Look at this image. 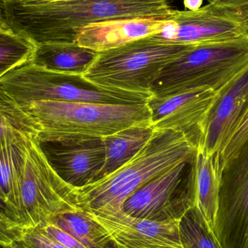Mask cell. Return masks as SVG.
Segmentation results:
<instances>
[{"label":"cell","instance_id":"cell-17","mask_svg":"<svg viewBox=\"0 0 248 248\" xmlns=\"http://www.w3.org/2000/svg\"><path fill=\"white\" fill-rule=\"evenodd\" d=\"M36 134L16 131L0 139V198L17 207V182Z\"/></svg>","mask_w":248,"mask_h":248},{"label":"cell","instance_id":"cell-33","mask_svg":"<svg viewBox=\"0 0 248 248\" xmlns=\"http://www.w3.org/2000/svg\"><path fill=\"white\" fill-rule=\"evenodd\" d=\"M0 248H6V246H4V245L1 244V243H0Z\"/></svg>","mask_w":248,"mask_h":248},{"label":"cell","instance_id":"cell-2","mask_svg":"<svg viewBox=\"0 0 248 248\" xmlns=\"http://www.w3.org/2000/svg\"><path fill=\"white\" fill-rule=\"evenodd\" d=\"M198 147L182 132L155 131L146 145L125 164L103 179L77 189V206L93 214L123 211L125 200L146 182L192 158Z\"/></svg>","mask_w":248,"mask_h":248},{"label":"cell","instance_id":"cell-22","mask_svg":"<svg viewBox=\"0 0 248 248\" xmlns=\"http://www.w3.org/2000/svg\"><path fill=\"white\" fill-rule=\"evenodd\" d=\"M36 45L7 26L0 27V78L30 61Z\"/></svg>","mask_w":248,"mask_h":248},{"label":"cell","instance_id":"cell-14","mask_svg":"<svg viewBox=\"0 0 248 248\" xmlns=\"http://www.w3.org/2000/svg\"><path fill=\"white\" fill-rule=\"evenodd\" d=\"M89 214L107 230L119 248H182L179 221L141 219L123 211L110 215Z\"/></svg>","mask_w":248,"mask_h":248},{"label":"cell","instance_id":"cell-1","mask_svg":"<svg viewBox=\"0 0 248 248\" xmlns=\"http://www.w3.org/2000/svg\"><path fill=\"white\" fill-rule=\"evenodd\" d=\"M174 0H8L5 26L33 45L77 43L93 23L122 19L166 20Z\"/></svg>","mask_w":248,"mask_h":248},{"label":"cell","instance_id":"cell-4","mask_svg":"<svg viewBox=\"0 0 248 248\" xmlns=\"http://www.w3.org/2000/svg\"><path fill=\"white\" fill-rule=\"evenodd\" d=\"M0 90L21 108L36 102L146 104L153 94L95 85L82 75L62 74L23 64L0 78Z\"/></svg>","mask_w":248,"mask_h":248},{"label":"cell","instance_id":"cell-8","mask_svg":"<svg viewBox=\"0 0 248 248\" xmlns=\"http://www.w3.org/2000/svg\"><path fill=\"white\" fill-rule=\"evenodd\" d=\"M195 174L196 155L140 186L125 200L123 212L150 221H179L196 205Z\"/></svg>","mask_w":248,"mask_h":248},{"label":"cell","instance_id":"cell-3","mask_svg":"<svg viewBox=\"0 0 248 248\" xmlns=\"http://www.w3.org/2000/svg\"><path fill=\"white\" fill-rule=\"evenodd\" d=\"M20 108L36 125L38 132L53 138H104L128 127L151 125V113L147 103L45 101L31 103Z\"/></svg>","mask_w":248,"mask_h":248},{"label":"cell","instance_id":"cell-16","mask_svg":"<svg viewBox=\"0 0 248 248\" xmlns=\"http://www.w3.org/2000/svg\"><path fill=\"white\" fill-rule=\"evenodd\" d=\"M98 54L77 43L45 44L36 46L29 62L49 71L83 76Z\"/></svg>","mask_w":248,"mask_h":248},{"label":"cell","instance_id":"cell-26","mask_svg":"<svg viewBox=\"0 0 248 248\" xmlns=\"http://www.w3.org/2000/svg\"><path fill=\"white\" fill-rule=\"evenodd\" d=\"M248 139V109L217 155L218 169Z\"/></svg>","mask_w":248,"mask_h":248},{"label":"cell","instance_id":"cell-34","mask_svg":"<svg viewBox=\"0 0 248 248\" xmlns=\"http://www.w3.org/2000/svg\"><path fill=\"white\" fill-rule=\"evenodd\" d=\"M246 33H247V34L248 35V29H247V30H246Z\"/></svg>","mask_w":248,"mask_h":248},{"label":"cell","instance_id":"cell-11","mask_svg":"<svg viewBox=\"0 0 248 248\" xmlns=\"http://www.w3.org/2000/svg\"><path fill=\"white\" fill-rule=\"evenodd\" d=\"M218 92L195 89L165 96H155L147 104L151 125L155 131L172 130L183 133L197 147L203 134L210 110L218 97Z\"/></svg>","mask_w":248,"mask_h":248},{"label":"cell","instance_id":"cell-10","mask_svg":"<svg viewBox=\"0 0 248 248\" xmlns=\"http://www.w3.org/2000/svg\"><path fill=\"white\" fill-rule=\"evenodd\" d=\"M33 141L58 176L76 189L100 179L106 160L103 138H53L38 132Z\"/></svg>","mask_w":248,"mask_h":248},{"label":"cell","instance_id":"cell-24","mask_svg":"<svg viewBox=\"0 0 248 248\" xmlns=\"http://www.w3.org/2000/svg\"><path fill=\"white\" fill-rule=\"evenodd\" d=\"M29 229L17 208L0 198V243L4 246L12 244L21 238Z\"/></svg>","mask_w":248,"mask_h":248},{"label":"cell","instance_id":"cell-23","mask_svg":"<svg viewBox=\"0 0 248 248\" xmlns=\"http://www.w3.org/2000/svg\"><path fill=\"white\" fill-rule=\"evenodd\" d=\"M16 131L36 134L38 129L28 115L0 90V139Z\"/></svg>","mask_w":248,"mask_h":248},{"label":"cell","instance_id":"cell-15","mask_svg":"<svg viewBox=\"0 0 248 248\" xmlns=\"http://www.w3.org/2000/svg\"><path fill=\"white\" fill-rule=\"evenodd\" d=\"M167 20L122 19L93 23L80 31L77 43L96 52H104L159 33Z\"/></svg>","mask_w":248,"mask_h":248},{"label":"cell","instance_id":"cell-19","mask_svg":"<svg viewBox=\"0 0 248 248\" xmlns=\"http://www.w3.org/2000/svg\"><path fill=\"white\" fill-rule=\"evenodd\" d=\"M53 224L71 234L87 248H119L107 230L82 210L65 211L52 217Z\"/></svg>","mask_w":248,"mask_h":248},{"label":"cell","instance_id":"cell-7","mask_svg":"<svg viewBox=\"0 0 248 248\" xmlns=\"http://www.w3.org/2000/svg\"><path fill=\"white\" fill-rule=\"evenodd\" d=\"M17 207L29 228L44 227L55 216L78 209L77 189L58 176L33 140L17 179Z\"/></svg>","mask_w":248,"mask_h":248},{"label":"cell","instance_id":"cell-32","mask_svg":"<svg viewBox=\"0 0 248 248\" xmlns=\"http://www.w3.org/2000/svg\"><path fill=\"white\" fill-rule=\"evenodd\" d=\"M36 1H60V0H36Z\"/></svg>","mask_w":248,"mask_h":248},{"label":"cell","instance_id":"cell-6","mask_svg":"<svg viewBox=\"0 0 248 248\" xmlns=\"http://www.w3.org/2000/svg\"><path fill=\"white\" fill-rule=\"evenodd\" d=\"M194 46L163 43L147 36L99 52L83 77L106 88L152 93V87L165 67Z\"/></svg>","mask_w":248,"mask_h":248},{"label":"cell","instance_id":"cell-28","mask_svg":"<svg viewBox=\"0 0 248 248\" xmlns=\"http://www.w3.org/2000/svg\"><path fill=\"white\" fill-rule=\"evenodd\" d=\"M39 227L44 233L49 236L53 240H56L58 243L62 244L68 248H87L79 243L77 239L65 232L61 229L58 228L53 224H46L44 227Z\"/></svg>","mask_w":248,"mask_h":248},{"label":"cell","instance_id":"cell-25","mask_svg":"<svg viewBox=\"0 0 248 248\" xmlns=\"http://www.w3.org/2000/svg\"><path fill=\"white\" fill-rule=\"evenodd\" d=\"M207 7L248 29V0H209Z\"/></svg>","mask_w":248,"mask_h":248},{"label":"cell","instance_id":"cell-21","mask_svg":"<svg viewBox=\"0 0 248 248\" xmlns=\"http://www.w3.org/2000/svg\"><path fill=\"white\" fill-rule=\"evenodd\" d=\"M178 227L182 248H223L196 205L180 218Z\"/></svg>","mask_w":248,"mask_h":248},{"label":"cell","instance_id":"cell-27","mask_svg":"<svg viewBox=\"0 0 248 248\" xmlns=\"http://www.w3.org/2000/svg\"><path fill=\"white\" fill-rule=\"evenodd\" d=\"M7 248H68L49 237L39 227H31L24 235Z\"/></svg>","mask_w":248,"mask_h":248},{"label":"cell","instance_id":"cell-31","mask_svg":"<svg viewBox=\"0 0 248 248\" xmlns=\"http://www.w3.org/2000/svg\"><path fill=\"white\" fill-rule=\"evenodd\" d=\"M8 0H0V4H4V3L7 2Z\"/></svg>","mask_w":248,"mask_h":248},{"label":"cell","instance_id":"cell-30","mask_svg":"<svg viewBox=\"0 0 248 248\" xmlns=\"http://www.w3.org/2000/svg\"><path fill=\"white\" fill-rule=\"evenodd\" d=\"M5 26L4 20V4H0V27Z\"/></svg>","mask_w":248,"mask_h":248},{"label":"cell","instance_id":"cell-29","mask_svg":"<svg viewBox=\"0 0 248 248\" xmlns=\"http://www.w3.org/2000/svg\"><path fill=\"white\" fill-rule=\"evenodd\" d=\"M183 3L186 10L195 11L202 7L203 0H184Z\"/></svg>","mask_w":248,"mask_h":248},{"label":"cell","instance_id":"cell-20","mask_svg":"<svg viewBox=\"0 0 248 248\" xmlns=\"http://www.w3.org/2000/svg\"><path fill=\"white\" fill-rule=\"evenodd\" d=\"M196 206L214 230L218 209V169L216 155L198 150L196 154Z\"/></svg>","mask_w":248,"mask_h":248},{"label":"cell","instance_id":"cell-5","mask_svg":"<svg viewBox=\"0 0 248 248\" xmlns=\"http://www.w3.org/2000/svg\"><path fill=\"white\" fill-rule=\"evenodd\" d=\"M248 67V34L234 40L195 45L165 67L151 93L165 96L201 88L219 93Z\"/></svg>","mask_w":248,"mask_h":248},{"label":"cell","instance_id":"cell-12","mask_svg":"<svg viewBox=\"0 0 248 248\" xmlns=\"http://www.w3.org/2000/svg\"><path fill=\"white\" fill-rule=\"evenodd\" d=\"M246 34L240 23L204 6L195 11L173 10L163 30L152 36L163 43L199 45L234 40Z\"/></svg>","mask_w":248,"mask_h":248},{"label":"cell","instance_id":"cell-9","mask_svg":"<svg viewBox=\"0 0 248 248\" xmlns=\"http://www.w3.org/2000/svg\"><path fill=\"white\" fill-rule=\"evenodd\" d=\"M214 232L223 248H248V139L218 168Z\"/></svg>","mask_w":248,"mask_h":248},{"label":"cell","instance_id":"cell-18","mask_svg":"<svg viewBox=\"0 0 248 248\" xmlns=\"http://www.w3.org/2000/svg\"><path fill=\"white\" fill-rule=\"evenodd\" d=\"M155 132L151 125H134L104 137L106 160L100 179L116 171L133 158Z\"/></svg>","mask_w":248,"mask_h":248},{"label":"cell","instance_id":"cell-13","mask_svg":"<svg viewBox=\"0 0 248 248\" xmlns=\"http://www.w3.org/2000/svg\"><path fill=\"white\" fill-rule=\"evenodd\" d=\"M248 109V67L218 93L208 113L198 150L217 155Z\"/></svg>","mask_w":248,"mask_h":248}]
</instances>
